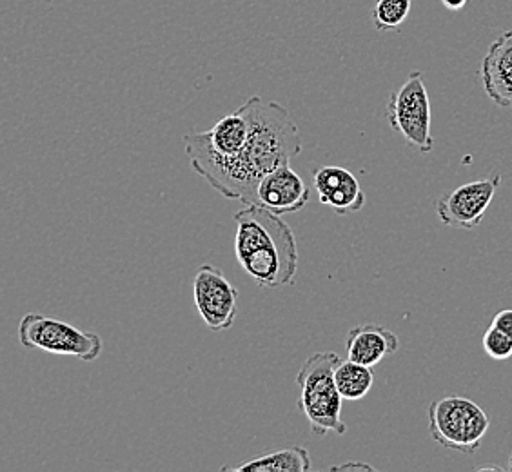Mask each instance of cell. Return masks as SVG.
Returning a JSON list of instances; mask_svg holds the SVG:
<instances>
[{
    "instance_id": "obj_1",
    "label": "cell",
    "mask_w": 512,
    "mask_h": 472,
    "mask_svg": "<svg viewBox=\"0 0 512 472\" xmlns=\"http://www.w3.org/2000/svg\"><path fill=\"white\" fill-rule=\"evenodd\" d=\"M251 113V135L238 157L200 173L209 186L227 200L256 206L260 180L273 169L291 164L304 148L300 129L291 111L278 104L251 97L246 102Z\"/></svg>"
},
{
    "instance_id": "obj_2",
    "label": "cell",
    "mask_w": 512,
    "mask_h": 472,
    "mask_svg": "<svg viewBox=\"0 0 512 472\" xmlns=\"http://www.w3.org/2000/svg\"><path fill=\"white\" fill-rule=\"evenodd\" d=\"M235 255L249 278L266 289L291 286L298 271L295 233L282 215L262 206L235 213Z\"/></svg>"
},
{
    "instance_id": "obj_3",
    "label": "cell",
    "mask_w": 512,
    "mask_h": 472,
    "mask_svg": "<svg viewBox=\"0 0 512 472\" xmlns=\"http://www.w3.org/2000/svg\"><path fill=\"white\" fill-rule=\"evenodd\" d=\"M342 360L336 353H315L307 358L296 374L298 407L306 416L311 433L318 436L345 434L342 422L344 398L335 384V369Z\"/></svg>"
},
{
    "instance_id": "obj_4",
    "label": "cell",
    "mask_w": 512,
    "mask_h": 472,
    "mask_svg": "<svg viewBox=\"0 0 512 472\" xmlns=\"http://www.w3.org/2000/svg\"><path fill=\"white\" fill-rule=\"evenodd\" d=\"M489 427V414L465 396H445L429 405V433L449 451L476 453Z\"/></svg>"
},
{
    "instance_id": "obj_5",
    "label": "cell",
    "mask_w": 512,
    "mask_h": 472,
    "mask_svg": "<svg viewBox=\"0 0 512 472\" xmlns=\"http://www.w3.org/2000/svg\"><path fill=\"white\" fill-rule=\"evenodd\" d=\"M19 340L26 349L73 356L82 362H95L104 349V342L97 333L80 331L75 325L40 313H30L20 320Z\"/></svg>"
},
{
    "instance_id": "obj_6",
    "label": "cell",
    "mask_w": 512,
    "mask_h": 472,
    "mask_svg": "<svg viewBox=\"0 0 512 472\" xmlns=\"http://www.w3.org/2000/svg\"><path fill=\"white\" fill-rule=\"evenodd\" d=\"M385 115L391 128L400 133L407 144L424 155L433 151L431 100L422 71H413L404 84L394 91L387 102Z\"/></svg>"
},
{
    "instance_id": "obj_7",
    "label": "cell",
    "mask_w": 512,
    "mask_h": 472,
    "mask_svg": "<svg viewBox=\"0 0 512 472\" xmlns=\"http://www.w3.org/2000/svg\"><path fill=\"white\" fill-rule=\"evenodd\" d=\"M237 298V287L220 269L209 264L198 267L193 280V300L202 322L213 333H222L233 327L238 315Z\"/></svg>"
},
{
    "instance_id": "obj_8",
    "label": "cell",
    "mask_w": 512,
    "mask_h": 472,
    "mask_svg": "<svg viewBox=\"0 0 512 472\" xmlns=\"http://www.w3.org/2000/svg\"><path fill=\"white\" fill-rule=\"evenodd\" d=\"M502 186V175L493 173L491 177L467 182L453 191L445 193L436 202V213L442 224L454 229H474L482 224L494 195Z\"/></svg>"
},
{
    "instance_id": "obj_9",
    "label": "cell",
    "mask_w": 512,
    "mask_h": 472,
    "mask_svg": "<svg viewBox=\"0 0 512 472\" xmlns=\"http://www.w3.org/2000/svg\"><path fill=\"white\" fill-rule=\"evenodd\" d=\"M307 202L309 187L289 164L267 173L256 189V206L266 207L276 215L296 213Z\"/></svg>"
},
{
    "instance_id": "obj_10",
    "label": "cell",
    "mask_w": 512,
    "mask_h": 472,
    "mask_svg": "<svg viewBox=\"0 0 512 472\" xmlns=\"http://www.w3.org/2000/svg\"><path fill=\"white\" fill-rule=\"evenodd\" d=\"M313 182L320 202L333 207L338 215L358 213L364 209V189L349 169L322 166L313 173Z\"/></svg>"
},
{
    "instance_id": "obj_11",
    "label": "cell",
    "mask_w": 512,
    "mask_h": 472,
    "mask_svg": "<svg viewBox=\"0 0 512 472\" xmlns=\"http://www.w3.org/2000/svg\"><path fill=\"white\" fill-rule=\"evenodd\" d=\"M483 91L498 108L512 106V30L494 40L480 66Z\"/></svg>"
},
{
    "instance_id": "obj_12",
    "label": "cell",
    "mask_w": 512,
    "mask_h": 472,
    "mask_svg": "<svg viewBox=\"0 0 512 472\" xmlns=\"http://www.w3.org/2000/svg\"><path fill=\"white\" fill-rule=\"evenodd\" d=\"M398 347V336L382 325H356L345 336L347 358L367 367H375L387 356H393Z\"/></svg>"
},
{
    "instance_id": "obj_13",
    "label": "cell",
    "mask_w": 512,
    "mask_h": 472,
    "mask_svg": "<svg viewBox=\"0 0 512 472\" xmlns=\"http://www.w3.org/2000/svg\"><path fill=\"white\" fill-rule=\"evenodd\" d=\"M224 471L238 472H307L311 471V454L306 447H289L282 451L255 456L253 460L237 467H226Z\"/></svg>"
},
{
    "instance_id": "obj_14",
    "label": "cell",
    "mask_w": 512,
    "mask_h": 472,
    "mask_svg": "<svg viewBox=\"0 0 512 472\" xmlns=\"http://www.w3.org/2000/svg\"><path fill=\"white\" fill-rule=\"evenodd\" d=\"M335 384L344 400L358 402L371 393L375 384V374L371 371V367L347 358L335 369Z\"/></svg>"
},
{
    "instance_id": "obj_15",
    "label": "cell",
    "mask_w": 512,
    "mask_h": 472,
    "mask_svg": "<svg viewBox=\"0 0 512 472\" xmlns=\"http://www.w3.org/2000/svg\"><path fill=\"white\" fill-rule=\"evenodd\" d=\"M413 0H376L373 8V26L378 31L398 30L411 13Z\"/></svg>"
},
{
    "instance_id": "obj_16",
    "label": "cell",
    "mask_w": 512,
    "mask_h": 472,
    "mask_svg": "<svg viewBox=\"0 0 512 472\" xmlns=\"http://www.w3.org/2000/svg\"><path fill=\"white\" fill-rule=\"evenodd\" d=\"M483 351L496 362L509 360L512 356V336L505 335L493 324L483 333Z\"/></svg>"
},
{
    "instance_id": "obj_17",
    "label": "cell",
    "mask_w": 512,
    "mask_h": 472,
    "mask_svg": "<svg viewBox=\"0 0 512 472\" xmlns=\"http://www.w3.org/2000/svg\"><path fill=\"white\" fill-rule=\"evenodd\" d=\"M491 324L498 327L505 335L512 336V309H503L500 313H496Z\"/></svg>"
},
{
    "instance_id": "obj_18",
    "label": "cell",
    "mask_w": 512,
    "mask_h": 472,
    "mask_svg": "<svg viewBox=\"0 0 512 472\" xmlns=\"http://www.w3.org/2000/svg\"><path fill=\"white\" fill-rule=\"evenodd\" d=\"M467 2L469 0H442V4H444L447 10L451 11H460L467 6Z\"/></svg>"
},
{
    "instance_id": "obj_19",
    "label": "cell",
    "mask_w": 512,
    "mask_h": 472,
    "mask_svg": "<svg viewBox=\"0 0 512 472\" xmlns=\"http://www.w3.org/2000/svg\"><path fill=\"white\" fill-rule=\"evenodd\" d=\"M509 471L512 472V453H511V458H509Z\"/></svg>"
}]
</instances>
